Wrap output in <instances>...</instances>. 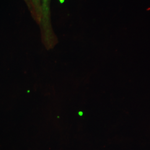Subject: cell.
I'll use <instances>...</instances> for the list:
<instances>
[{"instance_id": "2", "label": "cell", "mask_w": 150, "mask_h": 150, "mask_svg": "<svg viewBox=\"0 0 150 150\" xmlns=\"http://www.w3.org/2000/svg\"><path fill=\"white\" fill-rule=\"evenodd\" d=\"M31 2L38 22L40 23L41 19V0H31Z\"/></svg>"}, {"instance_id": "1", "label": "cell", "mask_w": 150, "mask_h": 150, "mask_svg": "<svg viewBox=\"0 0 150 150\" xmlns=\"http://www.w3.org/2000/svg\"><path fill=\"white\" fill-rule=\"evenodd\" d=\"M50 2L51 0H41V19L40 23L42 28L43 43L48 49L54 47L57 42L51 22Z\"/></svg>"}]
</instances>
